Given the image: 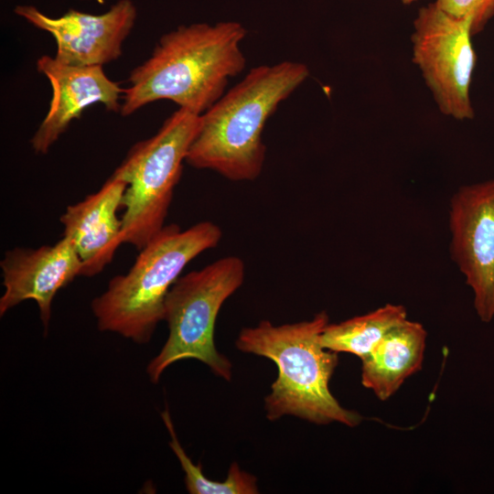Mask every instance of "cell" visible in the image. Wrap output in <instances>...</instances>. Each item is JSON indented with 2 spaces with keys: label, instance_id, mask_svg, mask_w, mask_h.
Returning <instances> with one entry per match:
<instances>
[{
  "label": "cell",
  "instance_id": "10",
  "mask_svg": "<svg viewBox=\"0 0 494 494\" xmlns=\"http://www.w3.org/2000/svg\"><path fill=\"white\" fill-rule=\"evenodd\" d=\"M0 267L5 288L0 297V316L25 300H34L46 332L55 295L77 276H81L82 271L73 244L65 237L52 245L10 249L1 260Z\"/></svg>",
  "mask_w": 494,
  "mask_h": 494
},
{
  "label": "cell",
  "instance_id": "16",
  "mask_svg": "<svg viewBox=\"0 0 494 494\" xmlns=\"http://www.w3.org/2000/svg\"><path fill=\"white\" fill-rule=\"evenodd\" d=\"M445 12L471 20L472 36L480 33L494 16V0H435Z\"/></svg>",
  "mask_w": 494,
  "mask_h": 494
},
{
  "label": "cell",
  "instance_id": "2",
  "mask_svg": "<svg viewBox=\"0 0 494 494\" xmlns=\"http://www.w3.org/2000/svg\"><path fill=\"white\" fill-rule=\"evenodd\" d=\"M307 66L281 61L252 68L205 113L186 163L231 181H252L265 160L263 131L278 105L308 77Z\"/></svg>",
  "mask_w": 494,
  "mask_h": 494
},
{
  "label": "cell",
  "instance_id": "6",
  "mask_svg": "<svg viewBox=\"0 0 494 494\" xmlns=\"http://www.w3.org/2000/svg\"><path fill=\"white\" fill-rule=\"evenodd\" d=\"M200 114L178 108L151 137L134 144L112 176L126 183L124 243L141 250L166 224Z\"/></svg>",
  "mask_w": 494,
  "mask_h": 494
},
{
  "label": "cell",
  "instance_id": "11",
  "mask_svg": "<svg viewBox=\"0 0 494 494\" xmlns=\"http://www.w3.org/2000/svg\"><path fill=\"white\" fill-rule=\"evenodd\" d=\"M37 69L49 81L52 96L49 109L30 140L35 153L47 154L71 122L94 103L120 113L124 89L108 78L102 66H72L43 55Z\"/></svg>",
  "mask_w": 494,
  "mask_h": 494
},
{
  "label": "cell",
  "instance_id": "13",
  "mask_svg": "<svg viewBox=\"0 0 494 494\" xmlns=\"http://www.w3.org/2000/svg\"><path fill=\"white\" fill-rule=\"evenodd\" d=\"M426 337L420 323L408 319L390 330L362 360V385L380 400H388L422 368Z\"/></svg>",
  "mask_w": 494,
  "mask_h": 494
},
{
  "label": "cell",
  "instance_id": "15",
  "mask_svg": "<svg viewBox=\"0 0 494 494\" xmlns=\"http://www.w3.org/2000/svg\"><path fill=\"white\" fill-rule=\"evenodd\" d=\"M169 435V446L177 457L185 473V485L190 494H256L258 493L257 478L240 468L233 462L224 481H214L208 478L202 472L199 463L194 464L180 445L167 409L161 413Z\"/></svg>",
  "mask_w": 494,
  "mask_h": 494
},
{
  "label": "cell",
  "instance_id": "12",
  "mask_svg": "<svg viewBox=\"0 0 494 494\" xmlns=\"http://www.w3.org/2000/svg\"><path fill=\"white\" fill-rule=\"evenodd\" d=\"M126 183L111 175L101 188L69 205L59 220L63 237L74 246L82 263L81 276L100 274L124 243L122 207Z\"/></svg>",
  "mask_w": 494,
  "mask_h": 494
},
{
  "label": "cell",
  "instance_id": "5",
  "mask_svg": "<svg viewBox=\"0 0 494 494\" xmlns=\"http://www.w3.org/2000/svg\"><path fill=\"white\" fill-rule=\"evenodd\" d=\"M244 277V263L234 255L178 277L165 301L167 339L146 367L151 382H158L173 363L188 359L205 363L216 376L231 379L232 364L216 349L214 329L220 309Z\"/></svg>",
  "mask_w": 494,
  "mask_h": 494
},
{
  "label": "cell",
  "instance_id": "9",
  "mask_svg": "<svg viewBox=\"0 0 494 494\" xmlns=\"http://www.w3.org/2000/svg\"><path fill=\"white\" fill-rule=\"evenodd\" d=\"M14 12L49 33L57 47L54 58L72 66H102L117 59L137 17L132 0H119L101 15L69 9L51 17L27 5H16Z\"/></svg>",
  "mask_w": 494,
  "mask_h": 494
},
{
  "label": "cell",
  "instance_id": "1",
  "mask_svg": "<svg viewBox=\"0 0 494 494\" xmlns=\"http://www.w3.org/2000/svg\"><path fill=\"white\" fill-rule=\"evenodd\" d=\"M246 34L235 21L182 25L164 34L150 57L131 71L119 113L129 116L169 100L202 114L224 94L230 78L243 70L241 43Z\"/></svg>",
  "mask_w": 494,
  "mask_h": 494
},
{
  "label": "cell",
  "instance_id": "8",
  "mask_svg": "<svg viewBox=\"0 0 494 494\" xmlns=\"http://www.w3.org/2000/svg\"><path fill=\"white\" fill-rule=\"evenodd\" d=\"M450 254L482 322L494 318V178L460 187L449 204Z\"/></svg>",
  "mask_w": 494,
  "mask_h": 494
},
{
  "label": "cell",
  "instance_id": "7",
  "mask_svg": "<svg viewBox=\"0 0 494 494\" xmlns=\"http://www.w3.org/2000/svg\"><path fill=\"white\" fill-rule=\"evenodd\" d=\"M472 37L469 18L451 16L435 2L421 7L413 20V61L439 111L460 121L475 115L470 99L477 62Z\"/></svg>",
  "mask_w": 494,
  "mask_h": 494
},
{
  "label": "cell",
  "instance_id": "3",
  "mask_svg": "<svg viewBox=\"0 0 494 494\" xmlns=\"http://www.w3.org/2000/svg\"><path fill=\"white\" fill-rule=\"evenodd\" d=\"M328 323V315L322 311L310 320L281 326L263 320L239 333L235 341L239 350L269 359L277 366V378L264 400L269 420L294 415L317 424L338 422L350 427L361 422L362 416L341 406L329 390L338 358L321 345Z\"/></svg>",
  "mask_w": 494,
  "mask_h": 494
},
{
  "label": "cell",
  "instance_id": "17",
  "mask_svg": "<svg viewBox=\"0 0 494 494\" xmlns=\"http://www.w3.org/2000/svg\"><path fill=\"white\" fill-rule=\"evenodd\" d=\"M403 2V4L404 5H411L412 3H413L414 1L416 0H401Z\"/></svg>",
  "mask_w": 494,
  "mask_h": 494
},
{
  "label": "cell",
  "instance_id": "14",
  "mask_svg": "<svg viewBox=\"0 0 494 494\" xmlns=\"http://www.w3.org/2000/svg\"><path fill=\"white\" fill-rule=\"evenodd\" d=\"M406 319L403 306L386 304L368 314L328 323L321 334V345L337 353H351L362 360L390 330Z\"/></svg>",
  "mask_w": 494,
  "mask_h": 494
},
{
  "label": "cell",
  "instance_id": "4",
  "mask_svg": "<svg viewBox=\"0 0 494 494\" xmlns=\"http://www.w3.org/2000/svg\"><path fill=\"white\" fill-rule=\"evenodd\" d=\"M220 228L204 220L182 230L165 225L140 251L124 274L113 276L91 304L100 331L113 332L136 344L150 341L164 320L166 297L184 268L215 248Z\"/></svg>",
  "mask_w": 494,
  "mask_h": 494
}]
</instances>
